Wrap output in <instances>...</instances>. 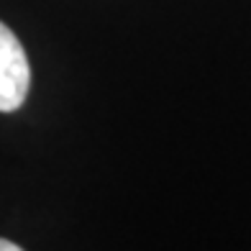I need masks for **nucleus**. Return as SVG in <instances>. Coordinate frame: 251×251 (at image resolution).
<instances>
[{
    "mask_svg": "<svg viewBox=\"0 0 251 251\" xmlns=\"http://www.w3.org/2000/svg\"><path fill=\"white\" fill-rule=\"evenodd\" d=\"M0 251H24V249L16 246L13 241H5V238H0Z\"/></svg>",
    "mask_w": 251,
    "mask_h": 251,
    "instance_id": "2",
    "label": "nucleus"
},
{
    "mask_svg": "<svg viewBox=\"0 0 251 251\" xmlns=\"http://www.w3.org/2000/svg\"><path fill=\"white\" fill-rule=\"evenodd\" d=\"M31 87V67L26 51L0 21V113H13L24 105Z\"/></svg>",
    "mask_w": 251,
    "mask_h": 251,
    "instance_id": "1",
    "label": "nucleus"
}]
</instances>
